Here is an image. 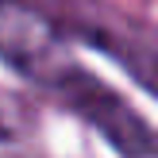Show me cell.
<instances>
[{
  "mask_svg": "<svg viewBox=\"0 0 158 158\" xmlns=\"http://www.w3.org/2000/svg\"><path fill=\"white\" fill-rule=\"evenodd\" d=\"M0 58L54 97L81 73L54 19L31 0H0Z\"/></svg>",
  "mask_w": 158,
  "mask_h": 158,
  "instance_id": "obj_1",
  "label": "cell"
},
{
  "mask_svg": "<svg viewBox=\"0 0 158 158\" xmlns=\"http://www.w3.org/2000/svg\"><path fill=\"white\" fill-rule=\"evenodd\" d=\"M58 100L69 112H77L85 123H93L120 154H127V158H151L154 154L151 123H147L120 93H112L100 77H93L89 69H81V73L62 89Z\"/></svg>",
  "mask_w": 158,
  "mask_h": 158,
  "instance_id": "obj_2",
  "label": "cell"
}]
</instances>
